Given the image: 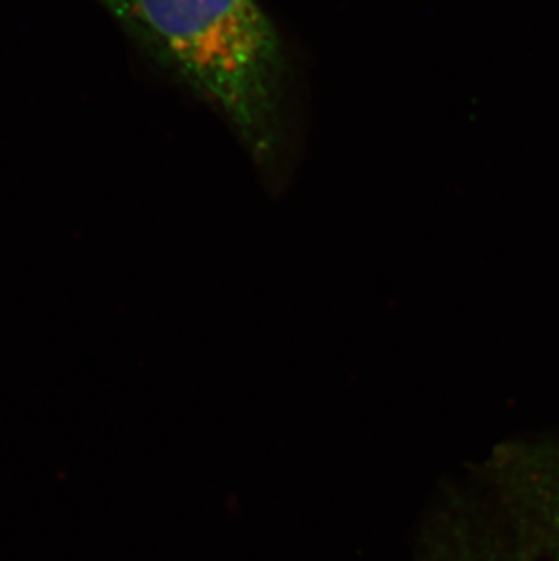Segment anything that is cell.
<instances>
[{
	"mask_svg": "<svg viewBox=\"0 0 559 561\" xmlns=\"http://www.w3.org/2000/svg\"><path fill=\"white\" fill-rule=\"evenodd\" d=\"M444 536L442 546L436 547L442 552L434 561H541L520 543L512 549L506 543L483 540V535H467V530L454 533L450 529Z\"/></svg>",
	"mask_w": 559,
	"mask_h": 561,
	"instance_id": "cell-3",
	"label": "cell"
},
{
	"mask_svg": "<svg viewBox=\"0 0 559 561\" xmlns=\"http://www.w3.org/2000/svg\"><path fill=\"white\" fill-rule=\"evenodd\" d=\"M486 474L517 543L541 561H559V436L500 445Z\"/></svg>",
	"mask_w": 559,
	"mask_h": 561,
	"instance_id": "cell-2",
	"label": "cell"
},
{
	"mask_svg": "<svg viewBox=\"0 0 559 561\" xmlns=\"http://www.w3.org/2000/svg\"><path fill=\"white\" fill-rule=\"evenodd\" d=\"M122 27L231 126L260 165L282 146L285 59L256 0H101Z\"/></svg>",
	"mask_w": 559,
	"mask_h": 561,
	"instance_id": "cell-1",
	"label": "cell"
}]
</instances>
